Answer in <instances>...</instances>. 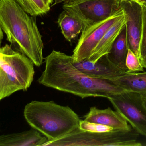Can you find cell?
<instances>
[{"label": "cell", "instance_id": "6da1fadb", "mask_svg": "<svg viewBox=\"0 0 146 146\" xmlns=\"http://www.w3.org/2000/svg\"><path fill=\"white\" fill-rule=\"evenodd\" d=\"M45 60L44 71L38 80L39 84L83 99L90 97L109 99L125 91L110 80L90 77L76 68L72 57L53 50Z\"/></svg>", "mask_w": 146, "mask_h": 146}, {"label": "cell", "instance_id": "7a4b0ae2", "mask_svg": "<svg viewBox=\"0 0 146 146\" xmlns=\"http://www.w3.org/2000/svg\"><path fill=\"white\" fill-rule=\"evenodd\" d=\"M33 17L15 0H0V25L7 40L39 67L44 59L43 42Z\"/></svg>", "mask_w": 146, "mask_h": 146}, {"label": "cell", "instance_id": "3957f363", "mask_svg": "<svg viewBox=\"0 0 146 146\" xmlns=\"http://www.w3.org/2000/svg\"><path fill=\"white\" fill-rule=\"evenodd\" d=\"M24 115L30 126L46 136L48 141L79 128L80 121L69 106L60 105L53 101H32L25 107Z\"/></svg>", "mask_w": 146, "mask_h": 146}, {"label": "cell", "instance_id": "277c9868", "mask_svg": "<svg viewBox=\"0 0 146 146\" xmlns=\"http://www.w3.org/2000/svg\"><path fill=\"white\" fill-rule=\"evenodd\" d=\"M34 63L6 44L0 48V101L19 91H26L33 80Z\"/></svg>", "mask_w": 146, "mask_h": 146}, {"label": "cell", "instance_id": "5b68a950", "mask_svg": "<svg viewBox=\"0 0 146 146\" xmlns=\"http://www.w3.org/2000/svg\"><path fill=\"white\" fill-rule=\"evenodd\" d=\"M139 135L134 129L92 132L78 128L57 139L47 141L42 146H141L137 141Z\"/></svg>", "mask_w": 146, "mask_h": 146}, {"label": "cell", "instance_id": "8992f818", "mask_svg": "<svg viewBox=\"0 0 146 146\" xmlns=\"http://www.w3.org/2000/svg\"><path fill=\"white\" fill-rule=\"evenodd\" d=\"M121 0H73L63 3V9L80 20L84 27L112 16L121 9Z\"/></svg>", "mask_w": 146, "mask_h": 146}, {"label": "cell", "instance_id": "52a82bcc", "mask_svg": "<svg viewBox=\"0 0 146 146\" xmlns=\"http://www.w3.org/2000/svg\"><path fill=\"white\" fill-rule=\"evenodd\" d=\"M144 99L137 93L125 91L108 99L133 129L146 137V108Z\"/></svg>", "mask_w": 146, "mask_h": 146}, {"label": "cell", "instance_id": "ba28073f", "mask_svg": "<svg viewBox=\"0 0 146 146\" xmlns=\"http://www.w3.org/2000/svg\"><path fill=\"white\" fill-rule=\"evenodd\" d=\"M123 14L124 12L121 8L115 14L106 19L84 27L72 55L74 62L88 60L105 33Z\"/></svg>", "mask_w": 146, "mask_h": 146}, {"label": "cell", "instance_id": "9c48e42d", "mask_svg": "<svg viewBox=\"0 0 146 146\" xmlns=\"http://www.w3.org/2000/svg\"><path fill=\"white\" fill-rule=\"evenodd\" d=\"M121 6L126 20L129 49L139 58L143 23L141 3L135 0H121Z\"/></svg>", "mask_w": 146, "mask_h": 146}, {"label": "cell", "instance_id": "30bf717a", "mask_svg": "<svg viewBox=\"0 0 146 146\" xmlns=\"http://www.w3.org/2000/svg\"><path fill=\"white\" fill-rule=\"evenodd\" d=\"M74 63L76 67L82 73L99 79L111 80L127 73L112 63L107 54L101 57L95 63L84 60Z\"/></svg>", "mask_w": 146, "mask_h": 146}, {"label": "cell", "instance_id": "8fae6325", "mask_svg": "<svg viewBox=\"0 0 146 146\" xmlns=\"http://www.w3.org/2000/svg\"><path fill=\"white\" fill-rule=\"evenodd\" d=\"M84 120L89 122L111 127L116 129L130 130L132 126L117 111L110 108L101 110L95 107L90 108L89 112L84 117Z\"/></svg>", "mask_w": 146, "mask_h": 146}, {"label": "cell", "instance_id": "7c38bea8", "mask_svg": "<svg viewBox=\"0 0 146 146\" xmlns=\"http://www.w3.org/2000/svg\"><path fill=\"white\" fill-rule=\"evenodd\" d=\"M48 141L46 136L33 128L21 133L0 135V146H42Z\"/></svg>", "mask_w": 146, "mask_h": 146}, {"label": "cell", "instance_id": "4fadbf2b", "mask_svg": "<svg viewBox=\"0 0 146 146\" xmlns=\"http://www.w3.org/2000/svg\"><path fill=\"white\" fill-rule=\"evenodd\" d=\"M126 24L124 14L108 29L93 51L88 61L95 63L100 58L108 54L117 36Z\"/></svg>", "mask_w": 146, "mask_h": 146}, {"label": "cell", "instance_id": "5bb4252c", "mask_svg": "<svg viewBox=\"0 0 146 146\" xmlns=\"http://www.w3.org/2000/svg\"><path fill=\"white\" fill-rule=\"evenodd\" d=\"M128 49L125 24L107 55L112 63L127 73V69L126 67V61Z\"/></svg>", "mask_w": 146, "mask_h": 146}, {"label": "cell", "instance_id": "9a60e30c", "mask_svg": "<svg viewBox=\"0 0 146 146\" xmlns=\"http://www.w3.org/2000/svg\"><path fill=\"white\" fill-rule=\"evenodd\" d=\"M126 91L146 97V72L127 73L110 80Z\"/></svg>", "mask_w": 146, "mask_h": 146}, {"label": "cell", "instance_id": "2e32d148", "mask_svg": "<svg viewBox=\"0 0 146 146\" xmlns=\"http://www.w3.org/2000/svg\"><path fill=\"white\" fill-rule=\"evenodd\" d=\"M57 22L63 36L70 42L82 32L84 27L80 20L64 9L60 14Z\"/></svg>", "mask_w": 146, "mask_h": 146}, {"label": "cell", "instance_id": "e0dca14e", "mask_svg": "<svg viewBox=\"0 0 146 146\" xmlns=\"http://www.w3.org/2000/svg\"><path fill=\"white\" fill-rule=\"evenodd\" d=\"M30 15L33 17L45 14L50 10L43 0H15Z\"/></svg>", "mask_w": 146, "mask_h": 146}, {"label": "cell", "instance_id": "ac0fdd59", "mask_svg": "<svg viewBox=\"0 0 146 146\" xmlns=\"http://www.w3.org/2000/svg\"><path fill=\"white\" fill-rule=\"evenodd\" d=\"M126 65L127 69V73L144 72V68L141 64L139 58L129 49L126 58Z\"/></svg>", "mask_w": 146, "mask_h": 146}, {"label": "cell", "instance_id": "d6986e66", "mask_svg": "<svg viewBox=\"0 0 146 146\" xmlns=\"http://www.w3.org/2000/svg\"><path fill=\"white\" fill-rule=\"evenodd\" d=\"M79 128L81 130L92 132H109L115 129L111 127L89 122L85 120H80Z\"/></svg>", "mask_w": 146, "mask_h": 146}, {"label": "cell", "instance_id": "ffe728a7", "mask_svg": "<svg viewBox=\"0 0 146 146\" xmlns=\"http://www.w3.org/2000/svg\"><path fill=\"white\" fill-rule=\"evenodd\" d=\"M142 8V34L140 51V60H141L146 56V3H141Z\"/></svg>", "mask_w": 146, "mask_h": 146}, {"label": "cell", "instance_id": "44dd1931", "mask_svg": "<svg viewBox=\"0 0 146 146\" xmlns=\"http://www.w3.org/2000/svg\"><path fill=\"white\" fill-rule=\"evenodd\" d=\"M73 0H54V5L59 4L61 3H66L68 2L71 1Z\"/></svg>", "mask_w": 146, "mask_h": 146}, {"label": "cell", "instance_id": "7402d4cb", "mask_svg": "<svg viewBox=\"0 0 146 146\" xmlns=\"http://www.w3.org/2000/svg\"><path fill=\"white\" fill-rule=\"evenodd\" d=\"M3 37V31L0 25V46H1V43Z\"/></svg>", "mask_w": 146, "mask_h": 146}, {"label": "cell", "instance_id": "603a6c76", "mask_svg": "<svg viewBox=\"0 0 146 146\" xmlns=\"http://www.w3.org/2000/svg\"><path fill=\"white\" fill-rule=\"evenodd\" d=\"M140 61L143 67L146 69V56L142 60H140Z\"/></svg>", "mask_w": 146, "mask_h": 146}, {"label": "cell", "instance_id": "cb8c5ba5", "mask_svg": "<svg viewBox=\"0 0 146 146\" xmlns=\"http://www.w3.org/2000/svg\"><path fill=\"white\" fill-rule=\"evenodd\" d=\"M43 1L44 3H45L47 6L50 7V5L52 4L53 0H43Z\"/></svg>", "mask_w": 146, "mask_h": 146}, {"label": "cell", "instance_id": "d4e9b609", "mask_svg": "<svg viewBox=\"0 0 146 146\" xmlns=\"http://www.w3.org/2000/svg\"><path fill=\"white\" fill-rule=\"evenodd\" d=\"M144 103H145V105L146 108V97H144Z\"/></svg>", "mask_w": 146, "mask_h": 146}, {"label": "cell", "instance_id": "484cf974", "mask_svg": "<svg viewBox=\"0 0 146 146\" xmlns=\"http://www.w3.org/2000/svg\"><path fill=\"white\" fill-rule=\"evenodd\" d=\"M135 1H136L140 3H142V1H141V0H135Z\"/></svg>", "mask_w": 146, "mask_h": 146}, {"label": "cell", "instance_id": "4316f807", "mask_svg": "<svg viewBox=\"0 0 146 146\" xmlns=\"http://www.w3.org/2000/svg\"><path fill=\"white\" fill-rule=\"evenodd\" d=\"M142 3H146V0H141Z\"/></svg>", "mask_w": 146, "mask_h": 146}]
</instances>
